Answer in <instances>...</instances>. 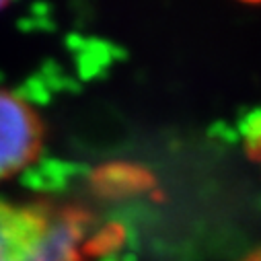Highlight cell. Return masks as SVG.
I'll return each mask as SVG.
<instances>
[{
    "label": "cell",
    "mask_w": 261,
    "mask_h": 261,
    "mask_svg": "<svg viewBox=\"0 0 261 261\" xmlns=\"http://www.w3.org/2000/svg\"><path fill=\"white\" fill-rule=\"evenodd\" d=\"M119 239L76 204L0 198V261H101Z\"/></svg>",
    "instance_id": "cell-1"
},
{
    "label": "cell",
    "mask_w": 261,
    "mask_h": 261,
    "mask_svg": "<svg viewBox=\"0 0 261 261\" xmlns=\"http://www.w3.org/2000/svg\"><path fill=\"white\" fill-rule=\"evenodd\" d=\"M45 127L21 97L0 89V183L29 169L43 150Z\"/></svg>",
    "instance_id": "cell-2"
},
{
    "label": "cell",
    "mask_w": 261,
    "mask_h": 261,
    "mask_svg": "<svg viewBox=\"0 0 261 261\" xmlns=\"http://www.w3.org/2000/svg\"><path fill=\"white\" fill-rule=\"evenodd\" d=\"M239 261H261V249H255V251H251V253H247L243 259H239Z\"/></svg>",
    "instance_id": "cell-3"
},
{
    "label": "cell",
    "mask_w": 261,
    "mask_h": 261,
    "mask_svg": "<svg viewBox=\"0 0 261 261\" xmlns=\"http://www.w3.org/2000/svg\"><path fill=\"white\" fill-rule=\"evenodd\" d=\"M7 3H9V0H0V9H3V7L7 5Z\"/></svg>",
    "instance_id": "cell-4"
},
{
    "label": "cell",
    "mask_w": 261,
    "mask_h": 261,
    "mask_svg": "<svg viewBox=\"0 0 261 261\" xmlns=\"http://www.w3.org/2000/svg\"><path fill=\"white\" fill-rule=\"evenodd\" d=\"M245 3H261V0H245Z\"/></svg>",
    "instance_id": "cell-5"
}]
</instances>
